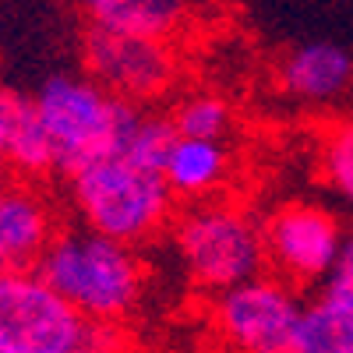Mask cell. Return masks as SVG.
<instances>
[{
	"instance_id": "1",
	"label": "cell",
	"mask_w": 353,
	"mask_h": 353,
	"mask_svg": "<svg viewBox=\"0 0 353 353\" xmlns=\"http://www.w3.org/2000/svg\"><path fill=\"white\" fill-rule=\"evenodd\" d=\"M36 272L78 314L99 325L128 321L145 293V265L134 244L106 237L92 226L57 230L36 261Z\"/></svg>"
},
{
	"instance_id": "2",
	"label": "cell",
	"mask_w": 353,
	"mask_h": 353,
	"mask_svg": "<svg viewBox=\"0 0 353 353\" xmlns=\"http://www.w3.org/2000/svg\"><path fill=\"white\" fill-rule=\"evenodd\" d=\"M71 201L85 226L124 244H145L170 223L173 191L163 166L117 141L68 173Z\"/></svg>"
},
{
	"instance_id": "3",
	"label": "cell",
	"mask_w": 353,
	"mask_h": 353,
	"mask_svg": "<svg viewBox=\"0 0 353 353\" xmlns=\"http://www.w3.org/2000/svg\"><path fill=\"white\" fill-rule=\"evenodd\" d=\"M121 325L78 314L36 269L0 272V353H92L121 350Z\"/></svg>"
},
{
	"instance_id": "4",
	"label": "cell",
	"mask_w": 353,
	"mask_h": 353,
	"mask_svg": "<svg viewBox=\"0 0 353 353\" xmlns=\"http://www.w3.org/2000/svg\"><path fill=\"white\" fill-rule=\"evenodd\" d=\"M173 244L188 279L219 293L265 272V237L248 209L223 198H198L173 226Z\"/></svg>"
},
{
	"instance_id": "5",
	"label": "cell",
	"mask_w": 353,
	"mask_h": 353,
	"mask_svg": "<svg viewBox=\"0 0 353 353\" xmlns=\"http://www.w3.org/2000/svg\"><path fill=\"white\" fill-rule=\"evenodd\" d=\"M50 134L53 170L71 173L92 156L113 149L138 113L134 103L117 99L92 74H53L32 96Z\"/></svg>"
},
{
	"instance_id": "6",
	"label": "cell",
	"mask_w": 353,
	"mask_h": 353,
	"mask_svg": "<svg viewBox=\"0 0 353 353\" xmlns=\"http://www.w3.org/2000/svg\"><path fill=\"white\" fill-rule=\"evenodd\" d=\"M304 314V301L297 297V286L283 276H251L244 283H233L212 293L209 325L212 336L244 353H293Z\"/></svg>"
},
{
	"instance_id": "7",
	"label": "cell",
	"mask_w": 353,
	"mask_h": 353,
	"mask_svg": "<svg viewBox=\"0 0 353 353\" xmlns=\"http://www.w3.org/2000/svg\"><path fill=\"white\" fill-rule=\"evenodd\" d=\"M85 74H92L103 88L124 103H152L170 92L176 81V53L166 36L131 32V28L88 25L85 39Z\"/></svg>"
},
{
	"instance_id": "8",
	"label": "cell",
	"mask_w": 353,
	"mask_h": 353,
	"mask_svg": "<svg viewBox=\"0 0 353 353\" xmlns=\"http://www.w3.org/2000/svg\"><path fill=\"white\" fill-rule=\"evenodd\" d=\"M265 261L293 286H311L329 276L343 244L339 219L311 201H290L265 219Z\"/></svg>"
},
{
	"instance_id": "9",
	"label": "cell",
	"mask_w": 353,
	"mask_h": 353,
	"mask_svg": "<svg viewBox=\"0 0 353 353\" xmlns=\"http://www.w3.org/2000/svg\"><path fill=\"white\" fill-rule=\"evenodd\" d=\"M53 233V205L32 184V176H4L0 181V272L36 269Z\"/></svg>"
},
{
	"instance_id": "10",
	"label": "cell",
	"mask_w": 353,
	"mask_h": 353,
	"mask_svg": "<svg viewBox=\"0 0 353 353\" xmlns=\"http://www.w3.org/2000/svg\"><path fill=\"white\" fill-rule=\"evenodd\" d=\"M283 96L304 106H332L353 88V53L339 43L293 46L276 71Z\"/></svg>"
},
{
	"instance_id": "11",
	"label": "cell",
	"mask_w": 353,
	"mask_h": 353,
	"mask_svg": "<svg viewBox=\"0 0 353 353\" xmlns=\"http://www.w3.org/2000/svg\"><path fill=\"white\" fill-rule=\"evenodd\" d=\"M163 176L173 198H184V201L212 198L230 181V152L223 138L173 134L163 156Z\"/></svg>"
},
{
	"instance_id": "12",
	"label": "cell",
	"mask_w": 353,
	"mask_h": 353,
	"mask_svg": "<svg viewBox=\"0 0 353 353\" xmlns=\"http://www.w3.org/2000/svg\"><path fill=\"white\" fill-rule=\"evenodd\" d=\"M293 353H353V283L321 279V293L304 304Z\"/></svg>"
},
{
	"instance_id": "13",
	"label": "cell",
	"mask_w": 353,
	"mask_h": 353,
	"mask_svg": "<svg viewBox=\"0 0 353 353\" xmlns=\"http://www.w3.org/2000/svg\"><path fill=\"white\" fill-rule=\"evenodd\" d=\"M0 110H4V163L18 176L32 181L53 173V149L36 99L0 88Z\"/></svg>"
},
{
	"instance_id": "14",
	"label": "cell",
	"mask_w": 353,
	"mask_h": 353,
	"mask_svg": "<svg viewBox=\"0 0 353 353\" xmlns=\"http://www.w3.org/2000/svg\"><path fill=\"white\" fill-rule=\"evenodd\" d=\"M74 4L96 25L170 36L184 18L188 0H74Z\"/></svg>"
},
{
	"instance_id": "15",
	"label": "cell",
	"mask_w": 353,
	"mask_h": 353,
	"mask_svg": "<svg viewBox=\"0 0 353 353\" xmlns=\"http://www.w3.org/2000/svg\"><path fill=\"white\" fill-rule=\"evenodd\" d=\"M318 166L329 191L353 212V117H339L325 128L318 145Z\"/></svg>"
},
{
	"instance_id": "16",
	"label": "cell",
	"mask_w": 353,
	"mask_h": 353,
	"mask_svg": "<svg viewBox=\"0 0 353 353\" xmlns=\"http://www.w3.org/2000/svg\"><path fill=\"white\" fill-rule=\"evenodd\" d=\"M173 128L176 134H194V138H226L233 128V110L216 92H194L176 103L173 110Z\"/></svg>"
},
{
	"instance_id": "17",
	"label": "cell",
	"mask_w": 353,
	"mask_h": 353,
	"mask_svg": "<svg viewBox=\"0 0 353 353\" xmlns=\"http://www.w3.org/2000/svg\"><path fill=\"white\" fill-rule=\"evenodd\" d=\"M0 163H4V110H0Z\"/></svg>"
}]
</instances>
